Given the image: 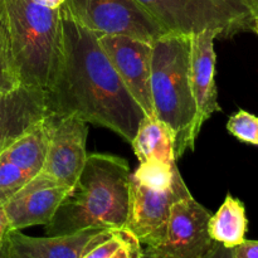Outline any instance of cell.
<instances>
[{
    "label": "cell",
    "mask_w": 258,
    "mask_h": 258,
    "mask_svg": "<svg viewBox=\"0 0 258 258\" xmlns=\"http://www.w3.org/2000/svg\"><path fill=\"white\" fill-rule=\"evenodd\" d=\"M168 33L193 35L217 30L231 38L252 30L258 0H138Z\"/></svg>",
    "instance_id": "5b68a950"
},
{
    "label": "cell",
    "mask_w": 258,
    "mask_h": 258,
    "mask_svg": "<svg viewBox=\"0 0 258 258\" xmlns=\"http://www.w3.org/2000/svg\"><path fill=\"white\" fill-rule=\"evenodd\" d=\"M49 144L47 159L40 173L72 189L77 183L87 160L86 140L87 122L75 115H54L45 117Z\"/></svg>",
    "instance_id": "ba28073f"
},
{
    "label": "cell",
    "mask_w": 258,
    "mask_h": 258,
    "mask_svg": "<svg viewBox=\"0 0 258 258\" xmlns=\"http://www.w3.org/2000/svg\"><path fill=\"white\" fill-rule=\"evenodd\" d=\"M10 231H12V228H10L7 216H5L4 211L0 208V253H2L3 248H4V244L7 242L8 234L10 233Z\"/></svg>",
    "instance_id": "cb8c5ba5"
},
{
    "label": "cell",
    "mask_w": 258,
    "mask_h": 258,
    "mask_svg": "<svg viewBox=\"0 0 258 258\" xmlns=\"http://www.w3.org/2000/svg\"><path fill=\"white\" fill-rule=\"evenodd\" d=\"M178 173L179 169L176 163L170 165L164 161L150 159L141 161L135 173L131 174V179L146 188L165 190L173 185Z\"/></svg>",
    "instance_id": "d6986e66"
},
{
    "label": "cell",
    "mask_w": 258,
    "mask_h": 258,
    "mask_svg": "<svg viewBox=\"0 0 258 258\" xmlns=\"http://www.w3.org/2000/svg\"><path fill=\"white\" fill-rule=\"evenodd\" d=\"M130 144L140 163L150 159L164 161L170 165L176 163L175 136L173 131L155 116H146L144 118Z\"/></svg>",
    "instance_id": "9a60e30c"
},
{
    "label": "cell",
    "mask_w": 258,
    "mask_h": 258,
    "mask_svg": "<svg viewBox=\"0 0 258 258\" xmlns=\"http://www.w3.org/2000/svg\"><path fill=\"white\" fill-rule=\"evenodd\" d=\"M252 30H253L254 33L258 35V15L256 17V19H254V23H253V28H252Z\"/></svg>",
    "instance_id": "83f0119b"
},
{
    "label": "cell",
    "mask_w": 258,
    "mask_h": 258,
    "mask_svg": "<svg viewBox=\"0 0 258 258\" xmlns=\"http://www.w3.org/2000/svg\"><path fill=\"white\" fill-rule=\"evenodd\" d=\"M71 191L64 184L39 173L15 193L2 209L12 231L48 224Z\"/></svg>",
    "instance_id": "8fae6325"
},
{
    "label": "cell",
    "mask_w": 258,
    "mask_h": 258,
    "mask_svg": "<svg viewBox=\"0 0 258 258\" xmlns=\"http://www.w3.org/2000/svg\"><path fill=\"white\" fill-rule=\"evenodd\" d=\"M0 258H3V256H2V253H0Z\"/></svg>",
    "instance_id": "f546056e"
},
{
    "label": "cell",
    "mask_w": 258,
    "mask_h": 258,
    "mask_svg": "<svg viewBox=\"0 0 258 258\" xmlns=\"http://www.w3.org/2000/svg\"><path fill=\"white\" fill-rule=\"evenodd\" d=\"M63 7L97 35H127L153 42L168 33L138 0H66Z\"/></svg>",
    "instance_id": "8992f818"
},
{
    "label": "cell",
    "mask_w": 258,
    "mask_h": 258,
    "mask_svg": "<svg viewBox=\"0 0 258 258\" xmlns=\"http://www.w3.org/2000/svg\"><path fill=\"white\" fill-rule=\"evenodd\" d=\"M33 2L42 5V7L49 8V9H59L64 4L66 0H33Z\"/></svg>",
    "instance_id": "484cf974"
},
{
    "label": "cell",
    "mask_w": 258,
    "mask_h": 258,
    "mask_svg": "<svg viewBox=\"0 0 258 258\" xmlns=\"http://www.w3.org/2000/svg\"><path fill=\"white\" fill-rule=\"evenodd\" d=\"M82 258H144V249L130 231L116 229L108 238L92 247Z\"/></svg>",
    "instance_id": "ac0fdd59"
},
{
    "label": "cell",
    "mask_w": 258,
    "mask_h": 258,
    "mask_svg": "<svg viewBox=\"0 0 258 258\" xmlns=\"http://www.w3.org/2000/svg\"><path fill=\"white\" fill-rule=\"evenodd\" d=\"M3 24L20 85L48 87L62 48L59 9L33 0H4Z\"/></svg>",
    "instance_id": "277c9868"
},
{
    "label": "cell",
    "mask_w": 258,
    "mask_h": 258,
    "mask_svg": "<svg viewBox=\"0 0 258 258\" xmlns=\"http://www.w3.org/2000/svg\"><path fill=\"white\" fill-rule=\"evenodd\" d=\"M150 88L154 116L175 136V158L194 149L197 107L190 86V35L166 33L151 42Z\"/></svg>",
    "instance_id": "3957f363"
},
{
    "label": "cell",
    "mask_w": 258,
    "mask_h": 258,
    "mask_svg": "<svg viewBox=\"0 0 258 258\" xmlns=\"http://www.w3.org/2000/svg\"><path fill=\"white\" fill-rule=\"evenodd\" d=\"M217 30H203L190 35V86L197 107V130L214 112L221 111L216 86V52L214 39Z\"/></svg>",
    "instance_id": "5bb4252c"
},
{
    "label": "cell",
    "mask_w": 258,
    "mask_h": 258,
    "mask_svg": "<svg viewBox=\"0 0 258 258\" xmlns=\"http://www.w3.org/2000/svg\"><path fill=\"white\" fill-rule=\"evenodd\" d=\"M191 197L180 173L173 185L165 190L143 186L138 181H130V214L127 231L141 244L151 247L158 244L165 234L171 208L176 202Z\"/></svg>",
    "instance_id": "9c48e42d"
},
{
    "label": "cell",
    "mask_w": 258,
    "mask_h": 258,
    "mask_svg": "<svg viewBox=\"0 0 258 258\" xmlns=\"http://www.w3.org/2000/svg\"><path fill=\"white\" fill-rule=\"evenodd\" d=\"M116 229H86L64 236L29 237L10 231L3 258H82L92 247L108 238Z\"/></svg>",
    "instance_id": "7c38bea8"
},
{
    "label": "cell",
    "mask_w": 258,
    "mask_h": 258,
    "mask_svg": "<svg viewBox=\"0 0 258 258\" xmlns=\"http://www.w3.org/2000/svg\"><path fill=\"white\" fill-rule=\"evenodd\" d=\"M112 67L148 116H154L150 76L153 44L127 35H98Z\"/></svg>",
    "instance_id": "30bf717a"
},
{
    "label": "cell",
    "mask_w": 258,
    "mask_h": 258,
    "mask_svg": "<svg viewBox=\"0 0 258 258\" xmlns=\"http://www.w3.org/2000/svg\"><path fill=\"white\" fill-rule=\"evenodd\" d=\"M130 165L111 154H88L76 185L45 224L47 236L86 229H126L130 214Z\"/></svg>",
    "instance_id": "7a4b0ae2"
},
{
    "label": "cell",
    "mask_w": 258,
    "mask_h": 258,
    "mask_svg": "<svg viewBox=\"0 0 258 258\" xmlns=\"http://www.w3.org/2000/svg\"><path fill=\"white\" fill-rule=\"evenodd\" d=\"M19 85L20 83L18 81L14 66H13L7 32H5L4 24L0 23V92L10 91Z\"/></svg>",
    "instance_id": "7402d4cb"
},
{
    "label": "cell",
    "mask_w": 258,
    "mask_h": 258,
    "mask_svg": "<svg viewBox=\"0 0 258 258\" xmlns=\"http://www.w3.org/2000/svg\"><path fill=\"white\" fill-rule=\"evenodd\" d=\"M144 258H149L148 256H145V253H144Z\"/></svg>",
    "instance_id": "f1b7e54d"
},
{
    "label": "cell",
    "mask_w": 258,
    "mask_h": 258,
    "mask_svg": "<svg viewBox=\"0 0 258 258\" xmlns=\"http://www.w3.org/2000/svg\"><path fill=\"white\" fill-rule=\"evenodd\" d=\"M211 216L193 197L176 202L164 238L144 253L149 258H204L217 243L208 231Z\"/></svg>",
    "instance_id": "52a82bcc"
},
{
    "label": "cell",
    "mask_w": 258,
    "mask_h": 258,
    "mask_svg": "<svg viewBox=\"0 0 258 258\" xmlns=\"http://www.w3.org/2000/svg\"><path fill=\"white\" fill-rule=\"evenodd\" d=\"M247 229L248 219L246 207L239 199L228 193L221 208L209 218L208 231L212 239L232 249L246 241Z\"/></svg>",
    "instance_id": "e0dca14e"
},
{
    "label": "cell",
    "mask_w": 258,
    "mask_h": 258,
    "mask_svg": "<svg viewBox=\"0 0 258 258\" xmlns=\"http://www.w3.org/2000/svg\"><path fill=\"white\" fill-rule=\"evenodd\" d=\"M232 258H258V241L246 239L232 248Z\"/></svg>",
    "instance_id": "603a6c76"
},
{
    "label": "cell",
    "mask_w": 258,
    "mask_h": 258,
    "mask_svg": "<svg viewBox=\"0 0 258 258\" xmlns=\"http://www.w3.org/2000/svg\"><path fill=\"white\" fill-rule=\"evenodd\" d=\"M3 10H4V0H0V23H3Z\"/></svg>",
    "instance_id": "4316f807"
},
{
    "label": "cell",
    "mask_w": 258,
    "mask_h": 258,
    "mask_svg": "<svg viewBox=\"0 0 258 258\" xmlns=\"http://www.w3.org/2000/svg\"><path fill=\"white\" fill-rule=\"evenodd\" d=\"M48 144L49 133L44 118L42 122L12 144L4 153L0 154V156L15 164L28 175L34 178L43 170L47 159Z\"/></svg>",
    "instance_id": "2e32d148"
},
{
    "label": "cell",
    "mask_w": 258,
    "mask_h": 258,
    "mask_svg": "<svg viewBox=\"0 0 258 258\" xmlns=\"http://www.w3.org/2000/svg\"><path fill=\"white\" fill-rule=\"evenodd\" d=\"M32 176L0 156V208L20 190Z\"/></svg>",
    "instance_id": "ffe728a7"
},
{
    "label": "cell",
    "mask_w": 258,
    "mask_h": 258,
    "mask_svg": "<svg viewBox=\"0 0 258 258\" xmlns=\"http://www.w3.org/2000/svg\"><path fill=\"white\" fill-rule=\"evenodd\" d=\"M45 90L19 85L0 92V154L48 115Z\"/></svg>",
    "instance_id": "4fadbf2b"
},
{
    "label": "cell",
    "mask_w": 258,
    "mask_h": 258,
    "mask_svg": "<svg viewBox=\"0 0 258 258\" xmlns=\"http://www.w3.org/2000/svg\"><path fill=\"white\" fill-rule=\"evenodd\" d=\"M227 130L242 143L258 146V116L239 110L229 117Z\"/></svg>",
    "instance_id": "44dd1931"
},
{
    "label": "cell",
    "mask_w": 258,
    "mask_h": 258,
    "mask_svg": "<svg viewBox=\"0 0 258 258\" xmlns=\"http://www.w3.org/2000/svg\"><path fill=\"white\" fill-rule=\"evenodd\" d=\"M62 48L45 88L48 112L75 115L102 126L131 143L146 113L133 97L98 43V35L64 7Z\"/></svg>",
    "instance_id": "6da1fadb"
},
{
    "label": "cell",
    "mask_w": 258,
    "mask_h": 258,
    "mask_svg": "<svg viewBox=\"0 0 258 258\" xmlns=\"http://www.w3.org/2000/svg\"><path fill=\"white\" fill-rule=\"evenodd\" d=\"M204 258H232V249L222 246L221 243H216L212 251Z\"/></svg>",
    "instance_id": "d4e9b609"
}]
</instances>
